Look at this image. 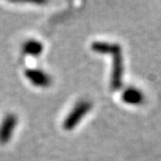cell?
Returning a JSON list of instances; mask_svg holds the SVG:
<instances>
[{"instance_id": "cell-1", "label": "cell", "mask_w": 161, "mask_h": 161, "mask_svg": "<svg viewBox=\"0 0 161 161\" xmlns=\"http://www.w3.org/2000/svg\"><path fill=\"white\" fill-rule=\"evenodd\" d=\"M92 104L87 99H83V101L79 102L78 104L75 106L72 111L68 114V116L65 118L63 122V129L66 131L73 130L79 122L83 119V117L91 110Z\"/></svg>"}, {"instance_id": "cell-2", "label": "cell", "mask_w": 161, "mask_h": 161, "mask_svg": "<svg viewBox=\"0 0 161 161\" xmlns=\"http://www.w3.org/2000/svg\"><path fill=\"white\" fill-rule=\"evenodd\" d=\"M112 75H111V89L119 90L122 86V75H124V64H122L121 50H118L112 54Z\"/></svg>"}, {"instance_id": "cell-3", "label": "cell", "mask_w": 161, "mask_h": 161, "mask_svg": "<svg viewBox=\"0 0 161 161\" xmlns=\"http://www.w3.org/2000/svg\"><path fill=\"white\" fill-rule=\"evenodd\" d=\"M18 124V117L15 114H6L0 125V144L8 143L14 133L16 125Z\"/></svg>"}, {"instance_id": "cell-4", "label": "cell", "mask_w": 161, "mask_h": 161, "mask_svg": "<svg viewBox=\"0 0 161 161\" xmlns=\"http://www.w3.org/2000/svg\"><path fill=\"white\" fill-rule=\"evenodd\" d=\"M25 76L35 86L47 88V87L51 85L50 76L47 73H45L44 71L39 69H27L25 71Z\"/></svg>"}, {"instance_id": "cell-5", "label": "cell", "mask_w": 161, "mask_h": 161, "mask_svg": "<svg viewBox=\"0 0 161 161\" xmlns=\"http://www.w3.org/2000/svg\"><path fill=\"white\" fill-rule=\"evenodd\" d=\"M121 98L125 104L129 105H141L144 102V95L143 93L138 90L136 88H130L125 89L124 92H122Z\"/></svg>"}, {"instance_id": "cell-6", "label": "cell", "mask_w": 161, "mask_h": 161, "mask_svg": "<svg viewBox=\"0 0 161 161\" xmlns=\"http://www.w3.org/2000/svg\"><path fill=\"white\" fill-rule=\"evenodd\" d=\"M91 49L94 53H102V54H113L118 50H121L119 44L116 43H107V42H93L91 44Z\"/></svg>"}, {"instance_id": "cell-7", "label": "cell", "mask_w": 161, "mask_h": 161, "mask_svg": "<svg viewBox=\"0 0 161 161\" xmlns=\"http://www.w3.org/2000/svg\"><path fill=\"white\" fill-rule=\"evenodd\" d=\"M43 48H44L43 44H42L40 41L34 40V39L27 40L22 45V50H23V53L31 57H39L42 53V51H43Z\"/></svg>"}]
</instances>
